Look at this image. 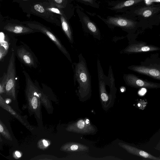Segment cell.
Segmentation results:
<instances>
[{
    "label": "cell",
    "mask_w": 160,
    "mask_h": 160,
    "mask_svg": "<svg viewBox=\"0 0 160 160\" xmlns=\"http://www.w3.org/2000/svg\"><path fill=\"white\" fill-rule=\"evenodd\" d=\"M47 10L54 12L59 15H63V13L58 9L56 8H54L52 7H48L46 8Z\"/></svg>",
    "instance_id": "44dd1931"
},
{
    "label": "cell",
    "mask_w": 160,
    "mask_h": 160,
    "mask_svg": "<svg viewBox=\"0 0 160 160\" xmlns=\"http://www.w3.org/2000/svg\"><path fill=\"white\" fill-rule=\"evenodd\" d=\"M118 144L120 146L125 149L128 152L133 155L147 159L156 160H160V158L155 157L136 147L122 142H119Z\"/></svg>",
    "instance_id": "4fadbf2b"
},
{
    "label": "cell",
    "mask_w": 160,
    "mask_h": 160,
    "mask_svg": "<svg viewBox=\"0 0 160 160\" xmlns=\"http://www.w3.org/2000/svg\"><path fill=\"white\" fill-rule=\"evenodd\" d=\"M76 11L84 30L91 35L95 39L100 40L101 35L99 28L94 22L80 8H77Z\"/></svg>",
    "instance_id": "8992f818"
},
{
    "label": "cell",
    "mask_w": 160,
    "mask_h": 160,
    "mask_svg": "<svg viewBox=\"0 0 160 160\" xmlns=\"http://www.w3.org/2000/svg\"><path fill=\"white\" fill-rule=\"evenodd\" d=\"M97 16L109 28L112 29L118 27L128 33H131L133 32L136 26V22L120 15L114 16H108L106 18L101 17L99 15H97Z\"/></svg>",
    "instance_id": "3957f363"
},
{
    "label": "cell",
    "mask_w": 160,
    "mask_h": 160,
    "mask_svg": "<svg viewBox=\"0 0 160 160\" xmlns=\"http://www.w3.org/2000/svg\"><path fill=\"white\" fill-rule=\"evenodd\" d=\"M16 54L24 64L29 67H35V63L32 54L24 47L16 49Z\"/></svg>",
    "instance_id": "7c38bea8"
},
{
    "label": "cell",
    "mask_w": 160,
    "mask_h": 160,
    "mask_svg": "<svg viewBox=\"0 0 160 160\" xmlns=\"http://www.w3.org/2000/svg\"><path fill=\"white\" fill-rule=\"evenodd\" d=\"M3 29L15 34H24L32 32L34 29L29 27L15 24L8 23L3 28Z\"/></svg>",
    "instance_id": "5bb4252c"
},
{
    "label": "cell",
    "mask_w": 160,
    "mask_h": 160,
    "mask_svg": "<svg viewBox=\"0 0 160 160\" xmlns=\"http://www.w3.org/2000/svg\"><path fill=\"white\" fill-rule=\"evenodd\" d=\"M31 104L34 109H36L38 106V100L35 97H33L31 100Z\"/></svg>",
    "instance_id": "7402d4cb"
},
{
    "label": "cell",
    "mask_w": 160,
    "mask_h": 160,
    "mask_svg": "<svg viewBox=\"0 0 160 160\" xmlns=\"http://www.w3.org/2000/svg\"><path fill=\"white\" fill-rule=\"evenodd\" d=\"M129 70L160 81V56L158 53L150 54L138 65L128 66Z\"/></svg>",
    "instance_id": "7a4b0ae2"
},
{
    "label": "cell",
    "mask_w": 160,
    "mask_h": 160,
    "mask_svg": "<svg viewBox=\"0 0 160 160\" xmlns=\"http://www.w3.org/2000/svg\"><path fill=\"white\" fill-rule=\"evenodd\" d=\"M61 21L63 32L69 42L72 44L74 42V40L72 30L68 22L64 15H61Z\"/></svg>",
    "instance_id": "e0dca14e"
},
{
    "label": "cell",
    "mask_w": 160,
    "mask_h": 160,
    "mask_svg": "<svg viewBox=\"0 0 160 160\" xmlns=\"http://www.w3.org/2000/svg\"><path fill=\"white\" fill-rule=\"evenodd\" d=\"M146 3L148 4H149L152 2H160V0H145Z\"/></svg>",
    "instance_id": "603a6c76"
},
{
    "label": "cell",
    "mask_w": 160,
    "mask_h": 160,
    "mask_svg": "<svg viewBox=\"0 0 160 160\" xmlns=\"http://www.w3.org/2000/svg\"><path fill=\"white\" fill-rule=\"evenodd\" d=\"M71 128L72 131L81 134H91L94 132L96 130L87 118L78 120L72 125Z\"/></svg>",
    "instance_id": "30bf717a"
},
{
    "label": "cell",
    "mask_w": 160,
    "mask_h": 160,
    "mask_svg": "<svg viewBox=\"0 0 160 160\" xmlns=\"http://www.w3.org/2000/svg\"><path fill=\"white\" fill-rule=\"evenodd\" d=\"M15 52L12 50L7 72V82L5 90L7 92H12L14 90L16 83L15 68Z\"/></svg>",
    "instance_id": "ba28073f"
},
{
    "label": "cell",
    "mask_w": 160,
    "mask_h": 160,
    "mask_svg": "<svg viewBox=\"0 0 160 160\" xmlns=\"http://www.w3.org/2000/svg\"><path fill=\"white\" fill-rule=\"evenodd\" d=\"M156 148L158 149H160V142L157 144V146L156 147Z\"/></svg>",
    "instance_id": "484cf974"
},
{
    "label": "cell",
    "mask_w": 160,
    "mask_h": 160,
    "mask_svg": "<svg viewBox=\"0 0 160 160\" xmlns=\"http://www.w3.org/2000/svg\"><path fill=\"white\" fill-rule=\"evenodd\" d=\"M27 25L28 27L40 31L48 37L68 60L71 62H72L70 55L68 51L58 38L51 31L45 27L38 24L29 23H28Z\"/></svg>",
    "instance_id": "52a82bcc"
},
{
    "label": "cell",
    "mask_w": 160,
    "mask_h": 160,
    "mask_svg": "<svg viewBox=\"0 0 160 160\" xmlns=\"http://www.w3.org/2000/svg\"><path fill=\"white\" fill-rule=\"evenodd\" d=\"M123 78L125 84L132 88L148 89L160 88V83L144 80L138 78L133 74H124Z\"/></svg>",
    "instance_id": "5b68a950"
},
{
    "label": "cell",
    "mask_w": 160,
    "mask_h": 160,
    "mask_svg": "<svg viewBox=\"0 0 160 160\" xmlns=\"http://www.w3.org/2000/svg\"><path fill=\"white\" fill-rule=\"evenodd\" d=\"M51 2L56 6L61 8H64L67 3V0H50Z\"/></svg>",
    "instance_id": "ffe728a7"
},
{
    "label": "cell",
    "mask_w": 160,
    "mask_h": 160,
    "mask_svg": "<svg viewBox=\"0 0 160 160\" xmlns=\"http://www.w3.org/2000/svg\"><path fill=\"white\" fill-rule=\"evenodd\" d=\"M78 2L86 5L91 7L93 8H99V5L97 0H76Z\"/></svg>",
    "instance_id": "ac0fdd59"
},
{
    "label": "cell",
    "mask_w": 160,
    "mask_h": 160,
    "mask_svg": "<svg viewBox=\"0 0 160 160\" xmlns=\"http://www.w3.org/2000/svg\"><path fill=\"white\" fill-rule=\"evenodd\" d=\"M3 129L2 127V125L0 124V132H2L3 131Z\"/></svg>",
    "instance_id": "4316f807"
},
{
    "label": "cell",
    "mask_w": 160,
    "mask_h": 160,
    "mask_svg": "<svg viewBox=\"0 0 160 160\" xmlns=\"http://www.w3.org/2000/svg\"><path fill=\"white\" fill-rule=\"evenodd\" d=\"M2 79L0 83V93L3 92L4 91V89L5 87L7 82V75L6 73H4Z\"/></svg>",
    "instance_id": "d6986e66"
},
{
    "label": "cell",
    "mask_w": 160,
    "mask_h": 160,
    "mask_svg": "<svg viewBox=\"0 0 160 160\" xmlns=\"http://www.w3.org/2000/svg\"><path fill=\"white\" fill-rule=\"evenodd\" d=\"M110 0V1H117V0Z\"/></svg>",
    "instance_id": "f1b7e54d"
},
{
    "label": "cell",
    "mask_w": 160,
    "mask_h": 160,
    "mask_svg": "<svg viewBox=\"0 0 160 160\" xmlns=\"http://www.w3.org/2000/svg\"><path fill=\"white\" fill-rule=\"evenodd\" d=\"M44 145L45 146H47L48 145V143L45 140L42 141Z\"/></svg>",
    "instance_id": "d4e9b609"
},
{
    "label": "cell",
    "mask_w": 160,
    "mask_h": 160,
    "mask_svg": "<svg viewBox=\"0 0 160 160\" xmlns=\"http://www.w3.org/2000/svg\"><path fill=\"white\" fill-rule=\"evenodd\" d=\"M15 154L17 157H21V154L19 151H16L15 152Z\"/></svg>",
    "instance_id": "cb8c5ba5"
},
{
    "label": "cell",
    "mask_w": 160,
    "mask_h": 160,
    "mask_svg": "<svg viewBox=\"0 0 160 160\" xmlns=\"http://www.w3.org/2000/svg\"><path fill=\"white\" fill-rule=\"evenodd\" d=\"M128 44L120 51L121 53L135 54L160 50V48L152 44H148L145 42L138 41L136 37L128 36Z\"/></svg>",
    "instance_id": "277c9868"
},
{
    "label": "cell",
    "mask_w": 160,
    "mask_h": 160,
    "mask_svg": "<svg viewBox=\"0 0 160 160\" xmlns=\"http://www.w3.org/2000/svg\"><path fill=\"white\" fill-rule=\"evenodd\" d=\"M160 10V6L145 7L137 10L135 12L136 14L148 18Z\"/></svg>",
    "instance_id": "2e32d148"
},
{
    "label": "cell",
    "mask_w": 160,
    "mask_h": 160,
    "mask_svg": "<svg viewBox=\"0 0 160 160\" xmlns=\"http://www.w3.org/2000/svg\"><path fill=\"white\" fill-rule=\"evenodd\" d=\"M143 0H120L111 1L108 5L111 6L108 8L117 12H122L124 9L129 7L135 5Z\"/></svg>",
    "instance_id": "8fae6325"
},
{
    "label": "cell",
    "mask_w": 160,
    "mask_h": 160,
    "mask_svg": "<svg viewBox=\"0 0 160 160\" xmlns=\"http://www.w3.org/2000/svg\"><path fill=\"white\" fill-rule=\"evenodd\" d=\"M97 67L100 97L103 102H106L108 101L110 98L106 88V85H107L108 78V77L104 74L100 60L98 59L97 60Z\"/></svg>",
    "instance_id": "9c48e42d"
},
{
    "label": "cell",
    "mask_w": 160,
    "mask_h": 160,
    "mask_svg": "<svg viewBox=\"0 0 160 160\" xmlns=\"http://www.w3.org/2000/svg\"><path fill=\"white\" fill-rule=\"evenodd\" d=\"M9 102V101H8V100H7L6 101V102L7 103H8Z\"/></svg>",
    "instance_id": "83f0119b"
},
{
    "label": "cell",
    "mask_w": 160,
    "mask_h": 160,
    "mask_svg": "<svg viewBox=\"0 0 160 160\" xmlns=\"http://www.w3.org/2000/svg\"><path fill=\"white\" fill-rule=\"evenodd\" d=\"M78 62L73 63L74 84H78V93L80 97L85 98L90 96L91 93V77L86 60L82 53L78 56Z\"/></svg>",
    "instance_id": "6da1fadb"
},
{
    "label": "cell",
    "mask_w": 160,
    "mask_h": 160,
    "mask_svg": "<svg viewBox=\"0 0 160 160\" xmlns=\"http://www.w3.org/2000/svg\"><path fill=\"white\" fill-rule=\"evenodd\" d=\"M0 60L1 61L7 54L9 47V39L2 32H0Z\"/></svg>",
    "instance_id": "9a60e30c"
}]
</instances>
